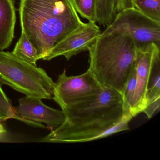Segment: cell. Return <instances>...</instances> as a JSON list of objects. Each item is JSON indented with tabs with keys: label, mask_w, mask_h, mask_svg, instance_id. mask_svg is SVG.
I'll return each instance as SVG.
<instances>
[{
	"label": "cell",
	"mask_w": 160,
	"mask_h": 160,
	"mask_svg": "<svg viewBox=\"0 0 160 160\" xmlns=\"http://www.w3.org/2000/svg\"><path fill=\"white\" fill-rule=\"evenodd\" d=\"M63 112L64 122L41 141L76 143L97 140L129 130L133 118L125 109L122 94L105 87L95 100Z\"/></svg>",
	"instance_id": "cell-1"
},
{
	"label": "cell",
	"mask_w": 160,
	"mask_h": 160,
	"mask_svg": "<svg viewBox=\"0 0 160 160\" xmlns=\"http://www.w3.org/2000/svg\"><path fill=\"white\" fill-rule=\"evenodd\" d=\"M20 25L40 59L84 25L72 0H20Z\"/></svg>",
	"instance_id": "cell-2"
},
{
	"label": "cell",
	"mask_w": 160,
	"mask_h": 160,
	"mask_svg": "<svg viewBox=\"0 0 160 160\" xmlns=\"http://www.w3.org/2000/svg\"><path fill=\"white\" fill-rule=\"evenodd\" d=\"M137 46L128 34L114 31L101 32L90 48L89 67L103 87L122 95L127 80L135 66Z\"/></svg>",
	"instance_id": "cell-3"
},
{
	"label": "cell",
	"mask_w": 160,
	"mask_h": 160,
	"mask_svg": "<svg viewBox=\"0 0 160 160\" xmlns=\"http://www.w3.org/2000/svg\"><path fill=\"white\" fill-rule=\"evenodd\" d=\"M55 82L42 68L18 58L12 52L0 51V85H8L26 96L53 98Z\"/></svg>",
	"instance_id": "cell-4"
},
{
	"label": "cell",
	"mask_w": 160,
	"mask_h": 160,
	"mask_svg": "<svg viewBox=\"0 0 160 160\" xmlns=\"http://www.w3.org/2000/svg\"><path fill=\"white\" fill-rule=\"evenodd\" d=\"M103 87L89 69L82 74L71 76L64 70L54 83L52 99L63 111L95 100Z\"/></svg>",
	"instance_id": "cell-5"
},
{
	"label": "cell",
	"mask_w": 160,
	"mask_h": 160,
	"mask_svg": "<svg viewBox=\"0 0 160 160\" xmlns=\"http://www.w3.org/2000/svg\"><path fill=\"white\" fill-rule=\"evenodd\" d=\"M114 31L129 35L137 48L152 43L160 46V22L152 19L135 7L117 13L114 20L102 33Z\"/></svg>",
	"instance_id": "cell-6"
},
{
	"label": "cell",
	"mask_w": 160,
	"mask_h": 160,
	"mask_svg": "<svg viewBox=\"0 0 160 160\" xmlns=\"http://www.w3.org/2000/svg\"><path fill=\"white\" fill-rule=\"evenodd\" d=\"M160 59V46L154 43L137 47L135 69L136 87L131 108L133 118L143 112L147 106V90L152 71L155 62Z\"/></svg>",
	"instance_id": "cell-7"
},
{
	"label": "cell",
	"mask_w": 160,
	"mask_h": 160,
	"mask_svg": "<svg viewBox=\"0 0 160 160\" xmlns=\"http://www.w3.org/2000/svg\"><path fill=\"white\" fill-rule=\"evenodd\" d=\"M39 98L26 96L19 99V105L13 107L20 121L34 126L44 127L46 123L50 130L62 124L65 120L62 110L54 109L45 105Z\"/></svg>",
	"instance_id": "cell-8"
},
{
	"label": "cell",
	"mask_w": 160,
	"mask_h": 160,
	"mask_svg": "<svg viewBox=\"0 0 160 160\" xmlns=\"http://www.w3.org/2000/svg\"><path fill=\"white\" fill-rule=\"evenodd\" d=\"M101 32L96 22L84 23L57 44L43 60L50 61L57 57L64 56L69 60L80 52L88 51Z\"/></svg>",
	"instance_id": "cell-9"
},
{
	"label": "cell",
	"mask_w": 160,
	"mask_h": 160,
	"mask_svg": "<svg viewBox=\"0 0 160 160\" xmlns=\"http://www.w3.org/2000/svg\"><path fill=\"white\" fill-rule=\"evenodd\" d=\"M16 22L14 0H0V51L7 49L12 44Z\"/></svg>",
	"instance_id": "cell-10"
},
{
	"label": "cell",
	"mask_w": 160,
	"mask_h": 160,
	"mask_svg": "<svg viewBox=\"0 0 160 160\" xmlns=\"http://www.w3.org/2000/svg\"><path fill=\"white\" fill-rule=\"evenodd\" d=\"M146 100L147 106H160V59L155 62L152 71L148 85Z\"/></svg>",
	"instance_id": "cell-11"
},
{
	"label": "cell",
	"mask_w": 160,
	"mask_h": 160,
	"mask_svg": "<svg viewBox=\"0 0 160 160\" xmlns=\"http://www.w3.org/2000/svg\"><path fill=\"white\" fill-rule=\"evenodd\" d=\"M12 52L19 58L33 65H36V62L40 60L36 48L23 32H21L20 38Z\"/></svg>",
	"instance_id": "cell-12"
},
{
	"label": "cell",
	"mask_w": 160,
	"mask_h": 160,
	"mask_svg": "<svg viewBox=\"0 0 160 160\" xmlns=\"http://www.w3.org/2000/svg\"><path fill=\"white\" fill-rule=\"evenodd\" d=\"M134 7L152 19L160 22V0H135Z\"/></svg>",
	"instance_id": "cell-13"
},
{
	"label": "cell",
	"mask_w": 160,
	"mask_h": 160,
	"mask_svg": "<svg viewBox=\"0 0 160 160\" xmlns=\"http://www.w3.org/2000/svg\"><path fill=\"white\" fill-rule=\"evenodd\" d=\"M74 7L81 17L89 22H95V0H72Z\"/></svg>",
	"instance_id": "cell-14"
},
{
	"label": "cell",
	"mask_w": 160,
	"mask_h": 160,
	"mask_svg": "<svg viewBox=\"0 0 160 160\" xmlns=\"http://www.w3.org/2000/svg\"><path fill=\"white\" fill-rule=\"evenodd\" d=\"M136 87V73L135 66L133 69L127 80L124 88V91L122 93L123 101L125 109L127 113L130 114L132 108L133 99ZM132 116V115H131Z\"/></svg>",
	"instance_id": "cell-15"
},
{
	"label": "cell",
	"mask_w": 160,
	"mask_h": 160,
	"mask_svg": "<svg viewBox=\"0 0 160 160\" xmlns=\"http://www.w3.org/2000/svg\"><path fill=\"white\" fill-rule=\"evenodd\" d=\"M11 118L20 120L15 113L13 107L0 85V121H4Z\"/></svg>",
	"instance_id": "cell-16"
},
{
	"label": "cell",
	"mask_w": 160,
	"mask_h": 160,
	"mask_svg": "<svg viewBox=\"0 0 160 160\" xmlns=\"http://www.w3.org/2000/svg\"><path fill=\"white\" fill-rule=\"evenodd\" d=\"M135 0H116L117 12L123 9L134 7Z\"/></svg>",
	"instance_id": "cell-17"
},
{
	"label": "cell",
	"mask_w": 160,
	"mask_h": 160,
	"mask_svg": "<svg viewBox=\"0 0 160 160\" xmlns=\"http://www.w3.org/2000/svg\"><path fill=\"white\" fill-rule=\"evenodd\" d=\"M10 137L6 131H0V142H9Z\"/></svg>",
	"instance_id": "cell-18"
},
{
	"label": "cell",
	"mask_w": 160,
	"mask_h": 160,
	"mask_svg": "<svg viewBox=\"0 0 160 160\" xmlns=\"http://www.w3.org/2000/svg\"><path fill=\"white\" fill-rule=\"evenodd\" d=\"M2 122L0 121V131H6L5 130V128L3 127V125L1 124Z\"/></svg>",
	"instance_id": "cell-19"
}]
</instances>
